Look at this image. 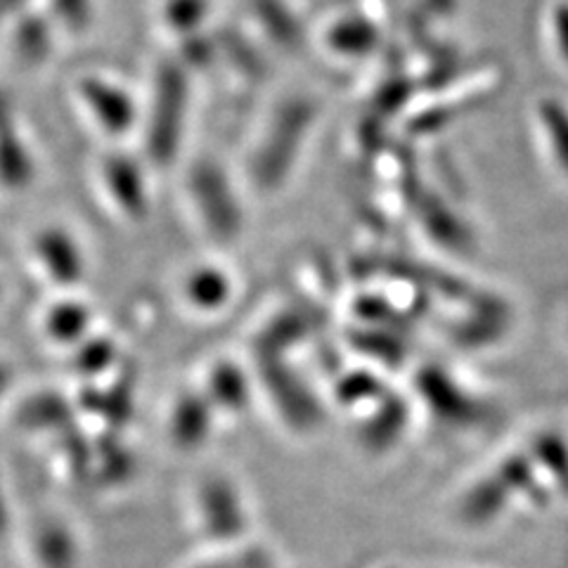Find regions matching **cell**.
I'll use <instances>...</instances> for the list:
<instances>
[{
    "label": "cell",
    "mask_w": 568,
    "mask_h": 568,
    "mask_svg": "<svg viewBox=\"0 0 568 568\" xmlns=\"http://www.w3.org/2000/svg\"><path fill=\"white\" fill-rule=\"evenodd\" d=\"M93 448H95L93 478L98 476L104 484H119L129 476L131 457L116 436H102L98 443L93 440Z\"/></svg>",
    "instance_id": "8fae6325"
},
{
    "label": "cell",
    "mask_w": 568,
    "mask_h": 568,
    "mask_svg": "<svg viewBox=\"0 0 568 568\" xmlns=\"http://www.w3.org/2000/svg\"><path fill=\"white\" fill-rule=\"evenodd\" d=\"M104 181L116 204L126 211L129 216L133 219L145 216L148 211L145 183H142V175L131 159H123V156L110 159L104 166Z\"/></svg>",
    "instance_id": "ba28073f"
},
{
    "label": "cell",
    "mask_w": 568,
    "mask_h": 568,
    "mask_svg": "<svg viewBox=\"0 0 568 568\" xmlns=\"http://www.w3.org/2000/svg\"><path fill=\"white\" fill-rule=\"evenodd\" d=\"M192 194L197 202L204 221L213 233L221 237H230L240 227L237 202L230 192V183L225 175L211 164H202L192 175Z\"/></svg>",
    "instance_id": "7a4b0ae2"
},
{
    "label": "cell",
    "mask_w": 568,
    "mask_h": 568,
    "mask_svg": "<svg viewBox=\"0 0 568 568\" xmlns=\"http://www.w3.org/2000/svg\"><path fill=\"white\" fill-rule=\"evenodd\" d=\"M227 287H225V280L219 271H197L190 282H187V296L194 301L197 306H216L219 301L225 296Z\"/></svg>",
    "instance_id": "e0dca14e"
},
{
    "label": "cell",
    "mask_w": 568,
    "mask_h": 568,
    "mask_svg": "<svg viewBox=\"0 0 568 568\" xmlns=\"http://www.w3.org/2000/svg\"><path fill=\"white\" fill-rule=\"evenodd\" d=\"M434 6L438 10H450L453 8V0H434Z\"/></svg>",
    "instance_id": "d4e9b609"
},
{
    "label": "cell",
    "mask_w": 568,
    "mask_h": 568,
    "mask_svg": "<svg viewBox=\"0 0 568 568\" xmlns=\"http://www.w3.org/2000/svg\"><path fill=\"white\" fill-rule=\"evenodd\" d=\"M308 119L311 110L306 104H294L287 112H282L280 121L275 123L271 145L263 152L258 162V175L263 183L280 181V175L284 173L282 169H287L292 164L301 142V133H306Z\"/></svg>",
    "instance_id": "3957f363"
},
{
    "label": "cell",
    "mask_w": 568,
    "mask_h": 568,
    "mask_svg": "<svg viewBox=\"0 0 568 568\" xmlns=\"http://www.w3.org/2000/svg\"><path fill=\"white\" fill-rule=\"evenodd\" d=\"M187 102V81L181 67L166 64L156 77L154 106L150 119L148 148L154 162L169 164L175 156L183 131V114Z\"/></svg>",
    "instance_id": "6da1fadb"
},
{
    "label": "cell",
    "mask_w": 568,
    "mask_h": 568,
    "mask_svg": "<svg viewBox=\"0 0 568 568\" xmlns=\"http://www.w3.org/2000/svg\"><path fill=\"white\" fill-rule=\"evenodd\" d=\"M204 14V0H169L166 20L181 31H192Z\"/></svg>",
    "instance_id": "ac0fdd59"
},
{
    "label": "cell",
    "mask_w": 568,
    "mask_h": 568,
    "mask_svg": "<svg viewBox=\"0 0 568 568\" xmlns=\"http://www.w3.org/2000/svg\"><path fill=\"white\" fill-rule=\"evenodd\" d=\"M60 446L62 455L67 462V469L74 478H93V467H95V448L91 440H85L83 434L71 426L64 434H60Z\"/></svg>",
    "instance_id": "9a60e30c"
},
{
    "label": "cell",
    "mask_w": 568,
    "mask_h": 568,
    "mask_svg": "<svg viewBox=\"0 0 568 568\" xmlns=\"http://www.w3.org/2000/svg\"><path fill=\"white\" fill-rule=\"evenodd\" d=\"M91 308L81 301H60L45 315V332L55 344L77 348L91 336Z\"/></svg>",
    "instance_id": "9c48e42d"
},
{
    "label": "cell",
    "mask_w": 568,
    "mask_h": 568,
    "mask_svg": "<svg viewBox=\"0 0 568 568\" xmlns=\"http://www.w3.org/2000/svg\"><path fill=\"white\" fill-rule=\"evenodd\" d=\"M8 112H10V102H8V98L0 93V126H3V123H8Z\"/></svg>",
    "instance_id": "603a6c76"
},
{
    "label": "cell",
    "mask_w": 568,
    "mask_h": 568,
    "mask_svg": "<svg viewBox=\"0 0 568 568\" xmlns=\"http://www.w3.org/2000/svg\"><path fill=\"white\" fill-rule=\"evenodd\" d=\"M555 33H557L561 55L568 62V3H561L555 10Z\"/></svg>",
    "instance_id": "ffe728a7"
},
{
    "label": "cell",
    "mask_w": 568,
    "mask_h": 568,
    "mask_svg": "<svg viewBox=\"0 0 568 568\" xmlns=\"http://www.w3.org/2000/svg\"><path fill=\"white\" fill-rule=\"evenodd\" d=\"M52 8L69 29H83L91 22V3L88 0H52Z\"/></svg>",
    "instance_id": "d6986e66"
},
{
    "label": "cell",
    "mask_w": 568,
    "mask_h": 568,
    "mask_svg": "<svg viewBox=\"0 0 568 568\" xmlns=\"http://www.w3.org/2000/svg\"><path fill=\"white\" fill-rule=\"evenodd\" d=\"M20 3H22V0H0V14L14 10Z\"/></svg>",
    "instance_id": "cb8c5ba5"
},
{
    "label": "cell",
    "mask_w": 568,
    "mask_h": 568,
    "mask_svg": "<svg viewBox=\"0 0 568 568\" xmlns=\"http://www.w3.org/2000/svg\"><path fill=\"white\" fill-rule=\"evenodd\" d=\"M81 95L88 104V110L95 114V119L110 133H123L131 126L135 106L131 98L119 91L116 85L100 79H85L81 83Z\"/></svg>",
    "instance_id": "52a82bcc"
},
{
    "label": "cell",
    "mask_w": 568,
    "mask_h": 568,
    "mask_svg": "<svg viewBox=\"0 0 568 568\" xmlns=\"http://www.w3.org/2000/svg\"><path fill=\"white\" fill-rule=\"evenodd\" d=\"M31 552L41 568H79V540L60 519H43L31 532Z\"/></svg>",
    "instance_id": "277c9868"
},
{
    "label": "cell",
    "mask_w": 568,
    "mask_h": 568,
    "mask_svg": "<svg viewBox=\"0 0 568 568\" xmlns=\"http://www.w3.org/2000/svg\"><path fill=\"white\" fill-rule=\"evenodd\" d=\"M77 405H71L62 394L55 390H41L29 396L20 410H17V424L27 432H45V434H64L74 424Z\"/></svg>",
    "instance_id": "8992f818"
},
{
    "label": "cell",
    "mask_w": 568,
    "mask_h": 568,
    "mask_svg": "<svg viewBox=\"0 0 568 568\" xmlns=\"http://www.w3.org/2000/svg\"><path fill=\"white\" fill-rule=\"evenodd\" d=\"M14 48H17V55L29 64L41 62L48 55L50 31L41 17H27V20L17 27Z\"/></svg>",
    "instance_id": "2e32d148"
},
{
    "label": "cell",
    "mask_w": 568,
    "mask_h": 568,
    "mask_svg": "<svg viewBox=\"0 0 568 568\" xmlns=\"http://www.w3.org/2000/svg\"><path fill=\"white\" fill-rule=\"evenodd\" d=\"M33 175V164L22 138L14 133L10 121L0 126V183L8 187H24Z\"/></svg>",
    "instance_id": "30bf717a"
},
{
    "label": "cell",
    "mask_w": 568,
    "mask_h": 568,
    "mask_svg": "<svg viewBox=\"0 0 568 568\" xmlns=\"http://www.w3.org/2000/svg\"><path fill=\"white\" fill-rule=\"evenodd\" d=\"M329 43L344 52V55H363L377 45V29L363 17H351V20H342L329 31Z\"/></svg>",
    "instance_id": "4fadbf2b"
},
{
    "label": "cell",
    "mask_w": 568,
    "mask_h": 568,
    "mask_svg": "<svg viewBox=\"0 0 568 568\" xmlns=\"http://www.w3.org/2000/svg\"><path fill=\"white\" fill-rule=\"evenodd\" d=\"M8 526H10V509H8V497H6V490H3V481H0V538H3L8 532Z\"/></svg>",
    "instance_id": "44dd1931"
},
{
    "label": "cell",
    "mask_w": 568,
    "mask_h": 568,
    "mask_svg": "<svg viewBox=\"0 0 568 568\" xmlns=\"http://www.w3.org/2000/svg\"><path fill=\"white\" fill-rule=\"evenodd\" d=\"M538 112L547 138L552 142L557 164L568 175V110L559 100H542Z\"/></svg>",
    "instance_id": "5bb4252c"
},
{
    "label": "cell",
    "mask_w": 568,
    "mask_h": 568,
    "mask_svg": "<svg viewBox=\"0 0 568 568\" xmlns=\"http://www.w3.org/2000/svg\"><path fill=\"white\" fill-rule=\"evenodd\" d=\"M10 384H12V369L6 363H0V400L6 398Z\"/></svg>",
    "instance_id": "7402d4cb"
},
{
    "label": "cell",
    "mask_w": 568,
    "mask_h": 568,
    "mask_svg": "<svg viewBox=\"0 0 568 568\" xmlns=\"http://www.w3.org/2000/svg\"><path fill=\"white\" fill-rule=\"evenodd\" d=\"M36 254H39L50 280L62 284V287H71V284H77L83 277V254L79 244L64 230H45L39 242H36Z\"/></svg>",
    "instance_id": "5b68a950"
},
{
    "label": "cell",
    "mask_w": 568,
    "mask_h": 568,
    "mask_svg": "<svg viewBox=\"0 0 568 568\" xmlns=\"http://www.w3.org/2000/svg\"><path fill=\"white\" fill-rule=\"evenodd\" d=\"M116 363V346L106 336H88L74 348V367L85 379L104 375L106 369Z\"/></svg>",
    "instance_id": "7c38bea8"
}]
</instances>
